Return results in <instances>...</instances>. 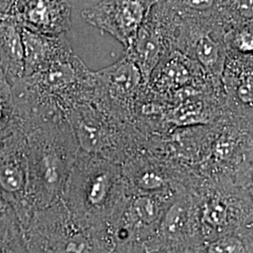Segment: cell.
<instances>
[{
	"instance_id": "cell-1",
	"label": "cell",
	"mask_w": 253,
	"mask_h": 253,
	"mask_svg": "<svg viewBox=\"0 0 253 253\" xmlns=\"http://www.w3.org/2000/svg\"><path fill=\"white\" fill-rule=\"evenodd\" d=\"M26 137L28 196L35 210L60 199L79 153L66 118H52L27 126Z\"/></svg>"
},
{
	"instance_id": "cell-2",
	"label": "cell",
	"mask_w": 253,
	"mask_h": 253,
	"mask_svg": "<svg viewBox=\"0 0 253 253\" xmlns=\"http://www.w3.org/2000/svg\"><path fill=\"white\" fill-rule=\"evenodd\" d=\"M127 194L121 164L79 152L61 199L82 224L93 231L104 253V227Z\"/></svg>"
},
{
	"instance_id": "cell-3",
	"label": "cell",
	"mask_w": 253,
	"mask_h": 253,
	"mask_svg": "<svg viewBox=\"0 0 253 253\" xmlns=\"http://www.w3.org/2000/svg\"><path fill=\"white\" fill-rule=\"evenodd\" d=\"M66 118L79 152L121 164L145 144L133 122L110 114L93 100L75 105Z\"/></svg>"
},
{
	"instance_id": "cell-4",
	"label": "cell",
	"mask_w": 253,
	"mask_h": 253,
	"mask_svg": "<svg viewBox=\"0 0 253 253\" xmlns=\"http://www.w3.org/2000/svg\"><path fill=\"white\" fill-rule=\"evenodd\" d=\"M253 190L208 176L200 175L196 179L189 191L197 204L206 244L220 236L253 227Z\"/></svg>"
},
{
	"instance_id": "cell-5",
	"label": "cell",
	"mask_w": 253,
	"mask_h": 253,
	"mask_svg": "<svg viewBox=\"0 0 253 253\" xmlns=\"http://www.w3.org/2000/svg\"><path fill=\"white\" fill-rule=\"evenodd\" d=\"M214 124L211 156L200 175L253 188V119L223 112Z\"/></svg>"
},
{
	"instance_id": "cell-6",
	"label": "cell",
	"mask_w": 253,
	"mask_h": 253,
	"mask_svg": "<svg viewBox=\"0 0 253 253\" xmlns=\"http://www.w3.org/2000/svg\"><path fill=\"white\" fill-rule=\"evenodd\" d=\"M175 195L134 194L127 191L104 227L107 253H145L165 210Z\"/></svg>"
},
{
	"instance_id": "cell-7",
	"label": "cell",
	"mask_w": 253,
	"mask_h": 253,
	"mask_svg": "<svg viewBox=\"0 0 253 253\" xmlns=\"http://www.w3.org/2000/svg\"><path fill=\"white\" fill-rule=\"evenodd\" d=\"M25 238L30 253H103L96 234L73 216L61 198L34 212Z\"/></svg>"
},
{
	"instance_id": "cell-8",
	"label": "cell",
	"mask_w": 253,
	"mask_h": 253,
	"mask_svg": "<svg viewBox=\"0 0 253 253\" xmlns=\"http://www.w3.org/2000/svg\"><path fill=\"white\" fill-rule=\"evenodd\" d=\"M121 168L127 191L134 194L175 195L189 190L197 175L177 167L145 141L121 163Z\"/></svg>"
},
{
	"instance_id": "cell-9",
	"label": "cell",
	"mask_w": 253,
	"mask_h": 253,
	"mask_svg": "<svg viewBox=\"0 0 253 253\" xmlns=\"http://www.w3.org/2000/svg\"><path fill=\"white\" fill-rule=\"evenodd\" d=\"M224 31L208 15L190 14L178 10L173 35V50L196 61L208 76L221 79L226 58Z\"/></svg>"
},
{
	"instance_id": "cell-10",
	"label": "cell",
	"mask_w": 253,
	"mask_h": 253,
	"mask_svg": "<svg viewBox=\"0 0 253 253\" xmlns=\"http://www.w3.org/2000/svg\"><path fill=\"white\" fill-rule=\"evenodd\" d=\"M206 246L196 201L190 191L183 190L165 210L145 253H205Z\"/></svg>"
},
{
	"instance_id": "cell-11",
	"label": "cell",
	"mask_w": 253,
	"mask_h": 253,
	"mask_svg": "<svg viewBox=\"0 0 253 253\" xmlns=\"http://www.w3.org/2000/svg\"><path fill=\"white\" fill-rule=\"evenodd\" d=\"M178 10L172 0H157L124 54L135 64L145 84L163 56L173 50Z\"/></svg>"
},
{
	"instance_id": "cell-12",
	"label": "cell",
	"mask_w": 253,
	"mask_h": 253,
	"mask_svg": "<svg viewBox=\"0 0 253 253\" xmlns=\"http://www.w3.org/2000/svg\"><path fill=\"white\" fill-rule=\"evenodd\" d=\"M93 101L115 117L133 122L134 106L145 84L142 73L127 56L93 72Z\"/></svg>"
},
{
	"instance_id": "cell-13",
	"label": "cell",
	"mask_w": 253,
	"mask_h": 253,
	"mask_svg": "<svg viewBox=\"0 0 253 253\" xmlns=\"http://www.w3.org/2000/svg\"><path fill=\"white\" fill-rule=\"evenodd\" d=\"M0 197L25 231L36 210L28 196L26 137L20 128L0 140Z\"/></svg>"
},
{
	"instance_id": "cell-14",
	"label": "cell",
	"mask_w": 253,
	"mask_h": 253,
	"mask_svg": "<svg viewBox=\"0 0 253 253\" xmlns=\"http://www.w3.org/2000/svg\"><path fill=\"white\" fill-rule=\"evenodd\" d=\"M156 1L101 0L95 6L84 9L82 18L100 32L115 38L126 49Z\"/></svg>"
},
{
	"instance_id": "cell-15",
	"label": "cell",
	"mask_w": 253,
	"mask_h": 253,
	"mask_svg": "<svg viewBox=\"0 0 253 253\" xmlns=\"http://www.w3.org/2000/svg\"><path fill=\"white\" fill-rule=\"evenodd\" d=\"M216 79L208 76L199 64L172 50L165 54L150 73L146 88L167 100L179 91L190 86H198Z\"/></svg>"
},
{
	"instance_id": "cell-16",
	"label": "cell",
	"mask_w": 253,
	"mask_h": 253,
	"mask_svg": "<svg viewBox=\"0 0 253 253\" xmlns=\"http://www.w3.org/2000/svg\"><path fill=\"white\" fill-rule=\"evenodd\" d=\"M221 84L224 112L253 119V54L226 52Z\"/></svg>"
},
{
	"instance_id": "cell-17",
	"label": "cell",
	"mask_w": 253,
	"mask_h": 253,
	"mask_svg": "<svg viewBox=\"0 0 253 253\" xmlns=\"http://www.w3.org/2000/svg\"><path fill=\"white\" fill-rule=\"evenodd\" d=\"M12 19L37 33L66 34L72 27V4L69 0H23L20 11Z\"/></svg>"
},
{
	"instance_id": "cell-18",
	"label": "cell",
	"mask_w": 253,
	"mask_h": 253,
	"mask_svg": "<svg viewBox=\"0 0 253 253\" xmlns=\"http://www.w3.org/2000/svg\"><path fill=\"white\" fill-rule=\"evenodd\" d=\"M24 48V76L45 68L73 53L66 34L51 36L22 28Z\"/></svg>"
},
{
	"instance_id": "cell-19",
	"label": "cell",
	"mask_w": 253,
	"mask_h": 253,
	"mask_svg": "<svg viewBox=\"0 0 253 253\" xmlns=\"http://www.w3.org/2000/svg\"><path fill=\"white\" fill-rule=\"evenodd\" d=\"M22 28L13 19H0V69L10 85L24 74Z\"/></svg>"
},
{
	"instance_id": "cell-20",
	"label": "cell",
	"mask_w": 253,
	"mask_h": 253,
	"mask_svg": "<svg viewBox=\"0 0 253 253\" xmlns=\"http://www.w3.org/2000/svg\"><path fill=\"white\" fill-rule=\"evenodd\" d=\"M212 15L224 33L231 27L253 23V0H217Z\"/></svg>"
},
{
	"instance_id": "cell-21",
	"label": "cell",
	"mask_w": 253,
	"mask_h": 253,
	"mask_svg": "<svg viewBox=\"0 0 253 253\" xmlns=\"http://www.w3.org/2000/svg\"><path fill=\"white\" fill-rule=\"evenodd\" d=\"M253 227L218 237L207 245L205 253H253Z\"/></svg>"
},
{
	"instance_id": "cell-22",
	"label": "cell",
	"mask_w": 253,
	"mask_h": 253,
	"mask_svg": "<svg viewBox=\"0 0 253 253\" xmlns=\"http://www.w3.org/2000/svg\"><path fill=\"white\" fill-rule=\"evenodd\" d=\"M18 128L11 85L0 69V140Z\"/></svg>"
},
{
	"instance_id": "cell-23",
	"label": "cell",
	"mask_w": 253,
	"mask_h": 253,
	"mask_svg": "<svg viewBox=\"0 0 253 253\" xmlns=\"http://www.w3.org/2000/svg\"><path fill=\"white\" fill-rule=\"evenodd\" d=\"M226 52L253 54V23L231 27L223 36Z\"/></svg>"
},
{
	"instance_id": "cell-24",
	"label": "cell",
	"mask_w": 253,
	"mask_h": 253,
	"mask_svg": "<svg viewBox=\"0 0 253 253\" xmlns=\"http://www.w3.org/2000/svg\"><path fill=\"white\" fill-rule=\"evenodd\" d=\"M217 0H172L180 12L190 14H211Z\"/></svg>"
},
{
	"instance_id": "cell-25",
	"label": "cell",
	"mask_w": 253,
	"mask_h": 253,
	"mask_svg": "<svg viewBox=\"0 0 253 253\" xmlns=\"http://www.w3.org/2000/svg\"><path fill=\"white\" fill-rule=\"evenodd\" d=\"M23 0H0V19L14 18L22 6Z\"/></svg>"
},
{
	"instance_id": "cell-26",
	"label": "cell",
	"mask_w": 253,
	"mask_h": 253,
	"mask_svg": "<svg viewBox=\"0 0 253 253\" xmlns=\"http://www.w3.org/2000/svg\"><path fill=\"white\" fill-rule=\"evenodd\" d=\"M6 207H7V206L5 205L4 201H3V200H2V198L0 197V211H1V210H3V209L6 208Z\"/></svg>"
}]
</instances>
